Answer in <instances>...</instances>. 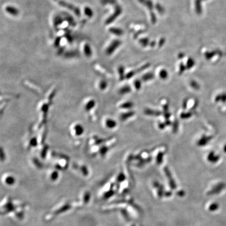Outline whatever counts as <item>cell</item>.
<instances>
[{"instance_id": "obj_1", "label": "cell", "mask_w": 226, "mask_h": 226, "mask_svg": "<svg viewBox=\"0 0 226 226\" xmlns=\"http://www.w3.org/2000/svg\"><path fill=\"white\" fill-rule=\"evenodd\" d=\"M72 127L71 128V133L75 136H80L82 135L84 131V129L82 125L79 123H75Z\"/></svg>"}, {"instance_id": "obj_6", "label": "cell", "mask_w": 226, "mask_h": 226, "mask_svg": "<svg viewBox=\"0 0 226 226\" xmlns=\"http://www.w3.org/2000/svg\"><path fill=\"white\" fill-rule=\"evenodd\" d=\"M84 12L85 15H87V16H89L90 17H92L93 15V12L92 9L89 7H86L85 8Z\"/></svg>"}, {"instance_id": "obj_7", "label": "cell", "mask_w": 226, "mask_h": 226, "mask_svg": "<svg viewBox=\"0 0 226 226\" xmlns=\"http://www.w3.org/2000/svg\"><path fill=\"white\" fill-rule=\"evenodd\" d=\"M106 85V83L104 81H100L99 84L100 89H105V87Z\"/></svg>"}, {"instance_id": "obj_5", "label": "cell", "mask_w": 226, "mask_h": 226, "mask_svg": "<svg viewBox=\"0 0 226 226\" xmlns=\"http://www.w3.org/2000/svg\"><path fill=\"white\" fill-rule=\"evenodd\" d=\"M106 125L108 128H114L116 126V123L112 119H108L106 121Z\"/></svg>"}, {"instance_id": "obj_8", "label": "cell", "mask_w": 226, "mask_h": 226, "mask_svg": "<svg viewBox=\"0 0 226 226\" xmlns=\"http://www.w3.org/2000/svg\"><path fill=\"white\" fill-rule=\"evenodd\" d=\"M60 40H61V38L60 37H58V38L56 39V42H55V46L56 47H58V46L59 45L60 43Z\"/></svg>"}, {"instance_id": "obj_3", "label": "cell", "mask_w": 226, "mask_h": 226, "mask_svg": "<svg viewBox=\"0 0 226 226\" xmlns=\"http://www.w3.org/2000/svg\"><path fill=\"white\" fill-rule=\"evenodd\" d=\"M95 100L93 99L87 100V102L85 103V110H91L92 108H93L94 106H95Z\"/></svg>"}, {"instance_id": "obj_4", "label": "cell", "mask_w": 226, "mask_h": 226, "mask_svg": "<svg viewBox=\"0 0 226 226\" xmlns=\"http://www.w3.org/2000/svg\"><path fill=\"white\" fill-rule=\"evenodd\" d=\"M84 51L85 55H86L87 57H90L91 56V48L89 44H86L85 45Z\"/></svg>"}, {"instance_id": "obj_2", "label": "cell", "mask_w": 226, "mask_h": 226, "mask_svg": "<svg viewBox=\"0 0 226 226\" xmlns=\"http://www.w3.org/2000/svg\"><path fill=\"white\" fill-rule=\"evenodd\" d=\"M6 11L9 14L14 16H16L19 14V11L18 9H17L16 7L12 6H8L6 7Z\"/></svg>"}]
</instances>
